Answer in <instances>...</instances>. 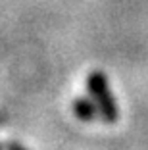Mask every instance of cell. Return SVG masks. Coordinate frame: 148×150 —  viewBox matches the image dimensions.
Masks as SVG:
<instances>
[{"label": "cell", "mask_w": 148, "mask_h": 150, "mask_svg": "<svg viewBox=\"0 0 148 150\" xmlns=\"http://www.w3.org/2000/svg\"><path fill=\"white\" fill-rule=\"evenodd\" d=\"M0 150H4V144H2V142H0Z\"/></svg>", "instance_id": "cell-3"}, {"label": "cell", "mask_w": 148, "mask_h": 150, "mask_svg": "<svg viewBox=\"0 0 148 150\" xmlns=\"http://www.w3.org/2000/svg\"><path fill=\"white\" fill-rule=\"evenodd\" d=\"M4 121H6V115H0V125L4 123Z\"/></svg>", "instance_id": "cell-2"}, {"label": "cell", "mask_w": 148, "mask_h": 150, "mask_svg": "<svg viewBox=\"0 0 148 150\" xmlns=\"http://www.w3.org/2000/svg\"><path fill=\"white\" fill-rule=\"evenodd\" d=\"M4 150H25V148L18 142H4Z\"/></svg>", "instance_id": "cell-1"}]
</instances>
